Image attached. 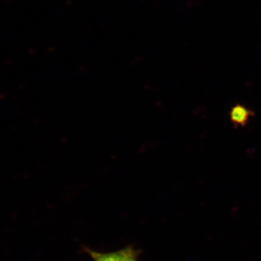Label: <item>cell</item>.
Returning <instances> with one entry per match:
<instances>
[{
    "mask_svg": "<svg viewBox=\"0 0 261 261\" xmlns=\"http://www.w3.org/2000/svg\"><path fill=\"white\" fill-rule=\"evenodd\" d=\"M87 252L94 261H137L139 252L130 246L125 247L118 251L98 252L87 249Z\"/></svg>",
    "mask_w": 261,
    "mask_h": 261,
    "instance_id": "6da1fadb",
    "label": "cell"
},
{
    "mask_svg": "<svg viewBox=\"0 0 261 261\" xmlns=\"http://www.w3.org/2000/svg\"><path fill=\"white\" fill-rule=\"evenodd\" d=\"M255 116L252 110L248 109L241 104H237L231 109L229 116L231 121L235 126H246L251 117Z\"/></svg>",
    "mask_w": 261,
    "mask_h": 261,
    "instance_id": "7a4b0ae2",
    "label": "cell"
}]
</instances>
